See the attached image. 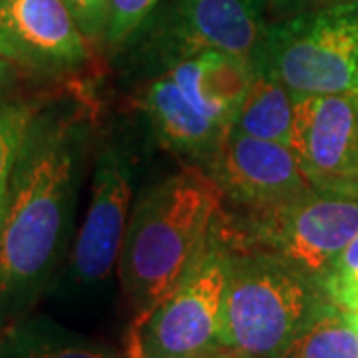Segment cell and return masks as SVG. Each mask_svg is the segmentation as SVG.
I'll list each match as a JSON object with an SVG mask.
<instances>
[{
  "label": "cell",
  "instance_id": "cell-1",
  "mask_svg": "<svg viewBox=\"0 0 358 358\" xmlns=\"http://www.w3.org/2000/svg\"><path fill=\"white\" fill-rule=\"evenodd\" d=\"M92 114L60 102L32 114L0 217V315L30 307L54 279L72 235Z\"/></svg>",
  "mask_w": 358,
  "mask_h": 358
},
{
  "label": "cell",
  "instance_id": "cell-2",
  "mask_svg": "<svg viewBox=\"0 0 358 358\" xmlns=\"http://www.w3.org/2000/svg\"><path fill=\"white\" fill-rule=\"evenodd\" d=\"M223 192L189 167L155 183L129 213L117 277L134 319L173 291L205 253Z\"/></svg>",
  "mask_w": 358,
  "mask_h": 358
},
{
  "label": "cell",
  "instance_id": "cell-3",
  "mask_svg": "<svg viewBox=\"0 0 358 358\" xmlns=\"http://www.w3.org/2000/svg\"><path fill=\"white\" fill-rule=\"evenodd\" d=\"M322 301L319 282L279 257H231L219 346L249 358H275Z\"/></svg>",
  "mask_w": 358,
  "mask_h": 358
},
{
  "label": "cell",
  "instance_id": "cell-4",
  "mask_svg": "<svg viewBox=\"0 0 358 358\" xmlns=\"http://www.w3.org/2000/svg\"><path fill=\"white\" fill-rule=\"evenodd\" d=\"M255 64L291 94H358V0L268 28Z\"/></svg>",
  "mask_w": 358,
  "mask_h": 358
},
{
  "label": "cell",
  "instance_id": "cell-5",
  "mask_svg": "<svg viewBox=\"0 0 358 358\" xmlns=\"http://www.w3.org/2000/svg\"><path fill=\"white\" fill-rule=\"evenodd\" d=\"M231 255L209 249L173 291L131 320L126 358H205L219 348Z\"/></svg>",
  "mask_w": 358,
  "mask_h": 358
},
{
  "label": "cell",
  "instance_id": "cell-6",
  "mask_svg": "<svg viewBox=\"0 0 358 358\" xmlns=\"http://www.w3.org/2000/svg\"><path fill=\"white\" fill-rule=\"evenodd\" d=\"M131 197L134 173L128 155L106 148L96 162L88 209L56 289L60 301L90 305L103 293L120 265Z\"/></svg>",
  "mask_w": 358,
  "mask_h": 358
},
{
  "label": "cell",
  "instance_id": "cell-7",
  "mask_svg": "<svg viewBox=\"0 0 358 358\" xmlns=\"http://www.w3.org/2000/svg\"><path fill=\"white\" fill-rule=\"evenodd\" d=\"M257 235L271 255L319 282L358 235V197L315 189L265 213Z\"/></svg>",
  "mask_w": 358,
  "mask_h": 358
},
{
  "label": "cell",
  "instance_id": "cell-8",
  "mask_svg": "<svg viewBox=\"0 0 358 358\" xmlns=\"http://www.w3.org/2000/svg\"><path fill=\"white\" fill-rule=\"evenodd\" d=\"M291 150L317 192L358 197V94H293Z\"/></svg>",
  "mask_w": 358,
  "mask_h": 358
},
{
  "label": "cell",
  "instance_id": "cell-9",
  "mask_svg": "<svg viewBox=\"0 0 358 358\" xmlns=\"http://www.w3.org/2000/svg\"><path fill=\"white\" fill-rule=\"evenodd\" d=\"M211 178L223 195L259 215L315 192L291 145L233 129L211 159Z\"/></svg>",
  "mask_w": 358,
  "mask_h": 358
},
{
  "label": "cell",
  "instance_id": "cell-10",
  "mask_svg": "<svg viewBox=\"0 0 358 358\" xmlns=\"http://www.w3.org/2000/svg\"><path fill=\"white\" fill-rule=\"evenodd\" d=\"M0 58L66 72L88 60V44L66 0H0Z\"/></svg>",
  "mask_w": 358,
  "mask_h": 358
},
{
  "label": "cell",
  "instance_id": "cell-11",
  "mask_svg": "<svg viewBox=\"0 0 358 358\" xmlns=\"http://www.w3.org/2000/svg\"><path fill=\"white\" fill-rule=\"evenodd\" d=\"M265 0H178L173 30L183 52L217 50L255 64L267 36Z\"/></svg>",
  "mask_w": 358,
  "mask_h": 358
},
{
  "label": "cell",
  "instance_id": "cell-12",
  "mask_svg": "<svg viewBox=\"0 0 358 358\" xmlns=\"http://www.w3.org/2000/svg\"><path fill=\"white\" fill-rule=\"evenodd\" d=\"M143 112L167 148L213 159L229 129L211 122L193 106L166 72L145 88Z\"/></svg>",
  "mask_w": 358,
  "mask_h": 358
},
{
  "label": "cell",
  "instance_id": "cell-13",
  "mask_svg": "<svg viewBox=\"0 0 358 358\" xmlns=\"http://www.w3.org/2000/svg\"><path fill=\"white\" fill-rule=\"evenodd\" d=\"M0 358H126L115 348L48 317L16 322L0 341Z\"/></svg>",
  "mask_w": 358,
  "mask_h": 358
},
{
  "label": "cell",
  "instance_id": "cell-14",
  "mask_svg": "<svg viewBox=\"0 0 358 358\" xmlns=\"http://www.w3.org/2000/svg\"><path fill=\"white\" fill-rule=\"evenodd\" d=\"M231 129L259 140L291 145L293 94L268 70L255 64L253 80Z\"/></svg>",
  "mask_w": 358,
  "mask_h": 358
},
{
  "label": "cell",
  "instance_id": "cell-15",
  "mask_svg": "<svg viewBox=\"0 0 358 358\" xmlns=\"http://www.w3.org/2000/svg\"><path fill=\"white\" fill-rule=\"evenodd\" d=\"M275 358H358V313L324 299Z\"/></svg>",
  "mask_w": 358,
  "mask_h": 358
},
{
  "label": "cell",
  "instance_id": "cell-16",
  "mask_svg": "<svg viewBox=\"0 0 358 358\" xmlns=\"http://www.w3.org/2000/svg\"><path fill=\"white\" fill-rule=\"evenodd\" d=\"M32 110L20 103L0 102V217L4 213L14 164L32 120Z\"/></svg>",
  "mask_w": 358,
  "mask_h": 358
},
{
  "label": "cell",
  "instance_id": "cell-17",
  "mask_svg": "<svg viewBox=\"0 0 358 358\" xmlns=\"http://www.w3.org/2000/svg\"><path fill=\"white\" fill-rule=\"evenodd\" d=\"M324 299L343 310L358 313V235L319 279Z\"/></svg>",
  "mask_w": 358,
  "mask_h": 358
},
{
  "label": "cell",
  "instance_id": "cell-18",
  "mask_svg": "<svg viewBox=\"0 0 358 358\" xmlns=\"http://www.w3.org/2000/svg\"><path fill=\"white\" fill-rule=\"evenodd\" d=\"M157 2L159 0H110L103 40L112 46L124 44L154 13Z\"/></svg>",
  "mask_w": 358,
  "mask_h": 358
},
{
  "label": "cell",
  "instance_id": "cell-19",
  "mask_svg": "<svg viewBox=\"0 0 358 358\" xmlns=\"http://www.w3.org/2000/svg\"><path fill=\"white\" fill-rule=\"evenodd\" d=\"M86 40H100L106 32L110 0H66Z\"/></svg>",
  "mask_w": 358,
  "mask_h": 358
},
{
  "label": "cell",
  "instance_id": "cell-20",
  "mask_svg": "<svg viewBox=\"0 0 358 358\" xmlns=\"http://www.w3.org/2000/svg\"><path fill=\"white\" fill-rule=\"evenodd\" d=\"M205 358H249L245 357V355H239V352H233V350H229V348H223V346H219V348H215L213 352H209Z\"/></svg>",
  "mask_w": 358,
  "mask_h": 358
},
{
  "label": "cell",
  "instance_id": "cell-21",
  "mask_svg": "<svg viewBox=\"0 0 358 358\" xmlns=\"http://www.w3.org/2000/svg\"><path fill=\"white\" fill-rule=\"evenodd\" d=\"M317 6H327V4H334V2H346V0H313Z\"/></svg>",
  "mask_w": 358,
  "mask_h": 358
},
{
  "label": "cell",
  "instance_id": "cell-22",
  "mask_svg": "<svg viewBox=\"0 0 358 358\" xmlns=\"http://www.w3.org/2000/svg\"><path fill=\"white\" fill-rule=\"evenodd\" d=\"M281 2H282V0H281Z\"/></svg>",
  "mask_w": 358,
  "mask_h": 358
}]
</instances>
